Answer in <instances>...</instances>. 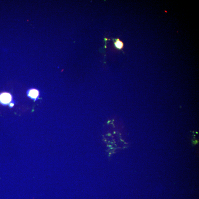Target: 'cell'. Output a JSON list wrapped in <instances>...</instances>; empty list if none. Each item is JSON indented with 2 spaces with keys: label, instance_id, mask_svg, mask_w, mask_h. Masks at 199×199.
I'll return each instance as SVG.
<instances>
[{
  "label": "cell",
  "instance_id": "obj_3",
  "mask_svg": "<svg viewBox=\"0 0 199 199\" xmlns=\"http://www.w3.org/2000/svg\"><path fill=\"white\" fill-rule=\"evenodd\" d=\"M114 46L119 50H122L124 48V43L119 38L114 39Z\"/></svg>",
  "mask_w": 199,
  "mask_h": 199
},
{
  "label": "cell",
  "instance_id": "obj_4",
  "mask_svg": "<svg viewBox=\"0 0 199 199\" xmlns=\"http://www.w3.org/2000/svg\"><path fill=\"white\" fill-rule=\"evenodd\" d=\"M9 106L10 107H13L14 106V102H11L9 104Z\"/></svg>",
  "mask_w": 199,
  "mask_h": 199
},
{
  "label": "cell",
  "instance_id": "obj_2",
  "mask_svg": "<svg viewBox=\"0 0 199 199\" xmlns=\"http://www.w3.org/2000/svg\"><path fill=\"white\" fill-rule=\"evenodd\" d=\"M27 93L28 97L34 100L38 99L40 95L38 90L33 88L29 90Z\"/></svg>",
  "mask_w": 199,
  "mask_h": 199
},
{
  "label": "cell",
  "instance_id": "obj_1",
  "mask_svg": "<svg viewBox=\"0 0 199 199\" xmlns=\"http://www.w3.org/2000/svg\"><path fill=\"white\" fill-rule=\"evenodd\" d=\"M12 100V96L10 93L4 92L0 94V103L2 105H7L11 103Z\"/></svg>",
  "mask_w": 199,
  "mask_h": 199
}]
</instances>
